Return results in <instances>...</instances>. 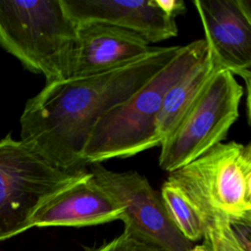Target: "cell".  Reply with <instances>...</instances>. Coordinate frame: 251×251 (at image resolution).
Masks as SVG:
<instances>
[{"label": "cell", "instance_id": "cell-17", "mask_svg": "<svg viewBox=\"0 0 251 251\" xmlns=\"http://www.w3.org/2000/svg\"><path fill=\"white\" fill-rule=\"evenodd\" d=\"M189 251H210L209 247L203 243L201 245H193V247Z\"/></svg>", "mask_w": 251, "mask_h": 251}, {"label": "cell", "instance_id": "cell-14", "mask_svg": "<svg viewBox=\"0 0 251 251\" xmlns=\"http://www.w3.org/2000/svg\"><path fill=\"white\" fill-rule=\"evenodd\" d=\"M203 238L210 251H247L236 238L228 220H216L208 225Z\"/></svg>", "mask_w": 251, "mask_h": 251}, {"label": "cell", "instance_id": "cell-11", "mask_svg": "<svg viewBox=\"0 0 251 251\" xmlns=\"http://www.w3.org/2000/svg\"><path fill=\"white\" fill-rule=\"evenodd\" d=\"M122 205L88 174L44 200L30 218V227L87 226L121 220Z\"/></svg>", "mask_w": 251, "mask_h": 251}, {"label": "cell", "instance_id": "cell-16", "mask_svg": "<svg viewBox=\"0 0 251 251\" xmlns=\"http://www.w3.org/2000/svg\"><path fill=\"white\" fill-rule=\"evenodd\" d=\"M156 3L165 14L174 19L186 12L185 3L182 0H156Z\"/></svg>", "mask_w": 251, "mask_h": 251}, {"label": "cell", "instance_id": "cell-9", "mask_svg": "<svg viewBox=\"0 0 251 251\" xmlns=\"http://www.w3.org/2000/svg\"><path fill=\"white\" fill-rule=\"evenodd\" d=\"M76 25L99 23L134 32L148 43L177 35L176 19L165 14L156 0H62Z\"/></svg>", "mask_w": 251, "mask_h": 251}, {"label": "cell", "instance_id": "cell-2", "mask_svg": "<svg viewBox=\"0 0 251 251\" xmlns=\"http://www.w3.org/2000/svg\"><path fill=\"white\" fill-rule=\"evenodd\" d=\"M207 53L205 39L180 46L176 56L123 103L108 111L93 127L81 160L87 167L128 158L160 146L157 119L166 93Z\"/></svg>", "mask_w": 251, "mask_h": 251}, {"label": "cell", "instance_id": "cell-5", "mask_svg": "<svg viewBox=\"0 0 251 251\" xmlns=\"http://www.w3.org/2000/svg\"><path fill=\"white\" fill-rule=\"evenodd\" d=\"M87 174V168L62 170L9 135L0 140V241L31 228L44 200Z\"/></svg>", "mask_w": 251, "mask_h": 251}, {"label": "cell", "instance_id": "cell-10", "mask_svg": "<svg viewBox=\"0 0 251 251\" xmlns=\"http://www.w3.org/2000/svg\"><path fill=\"white\" fill-rule=\"evenodd\" d=\"M138 34L109 25H76L69 77L108 72L134 62L153 50Z\"/></svg>", "mask_w": 251, "mask_h": 251}, {"label": "cell", "instance_id": "cell-7", "mask_svg": "<svg viewBox=\"0 0 251 251\" xmlns=\"http://www.w3.org/2000/svg\"><path fill=\"white\" fill-rule=\"evenodd\" d=\"M87 169L94 181L122 205L125 230L166 251H189L193 247L176 229L160 193L144 176L136 171L108 170L100 163Z\"/></svg>", "mask_w": 251, "mask_h": 251}, {"label": "cell", "instance_id": "cell-4", "mask_svg": "<svg viewBox=\"0 0 251 251\" xmlns=\"http://www.w3.org/2000/svg\"><path fill=\"white\" fill-rule=\"evenodd\" d=\"M200 213L205 228L216 220H251V144L221 142L169 174Z\"/></svg>", "mask_w": 251, "mask_h": 251}, {"label": "cell", "instance_id": "cell-12", "mask_svg": "<svg viewBox=\"0 0 251 251\" xmlns=\"http://www.w3.org/2000/svg\"><path fill=\"white\" fill-rule=\"evenodd\" d=\"M222 69L215 54L207 47L204 58L171 86L157 119V134L161 144L177 126L216 73Z\"/></svg>", "mask_w": 251, "mask_h": 251}, {"label": "cell", "instance_id": "cell-3", "mask_svg": "<svg viewBox=\"0 0 251 251\" xmlns=\"http://www.w3.org/2000/svg\"><path fill=\"white\" fill-rule=\"evenodd\" d=\"M75 36L62 0H0V45L46 83L69 77Z\"/></svg>", "mask_w": 251, "mask_h": 251}, {"label": "cell", "instance_id": "cell-6", "mask_svg": "<svg viewBox=\"0 0 251 251\" xmlns=\"http://www.w3.org/2000/svg\"><path fill=\"white\" fill-rule=\"evenodd\" d=\"M244 87L225 69L213 76L174 131L162 142L159 166L169 174L223 142L239 117Z\"/></svg>", "mask_w": 251, "mask_h": 251}, {"label": "cell", "instance_id": "cell-13", "mask_svg": "<svg viewBox=\"0 0 251 251\" xmlns=\"http://www.w3.org/2000/svg\"><path fill=\"white\" fill-rule=\"evenodd\" d=\"M160 196L170 219L184 238L193 243L204 237L205 224L200 213L177 186L167 179Z\"/></svg>", "mask_w": 251, "mask_h": 251}, {"label": "cell", "instance_id": "cell-8", "mask_svg": "<svg viewBox=\"0 0 251 251\" xmlns=\"http://www.w3.org/2000/svg\"><path fill=\"white\" fill-rule=\"evenodd\" d=\"M207 47L223 69L250 87L251 6L249 0H194Z\"/></svg>", "mask_w": 251, "mask_h": 251}, {"label": "cell", "instance_id": "cell-15", "mask_svg": "<svg viewBox=\"0 0 251 251\" xmlns=\"http://www.w3.org/2000/svg\"><path fill=\"white\" fill-rule=\"evenodd\" d=\"M87 251H166L152 244H149L132 233L124 229V231L111 241L95 249Z\"/></svg>", "mask_w": 251, "mask_h": 251}, {"label": "cell", "instance_id": "cell-1", "mask_svg": "<svg viewBox=\"0 0 251 251\" xmlns=\"http://www.w3.org/2000/svg\"><path fill=\"white\" fill-rule=\"evenodd\" d=\"M179 49L154 46L146 56L108 72L47 82L25 103L21 141L62 170L87 168L81 154L97 122L148 82Z\"/></svg>", "mask_w": 251, "mask_h": 251}]
</instances>
